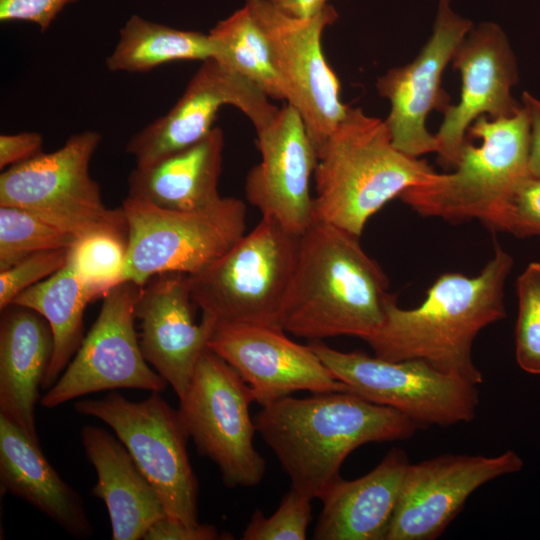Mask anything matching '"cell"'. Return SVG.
Masks as SVG:
<instances>
[{
	"label": "cell",
	"mask_w": 540,
	"mask_h": 540,
	"mask_svg": "<svg viewBox=\"0 0 540 540\" xmlns=\"http://www.w3.org/2000/svg\"><path fill=\"white\" fill-rule=\"evenodd\" d=\"M480 139L466 142L453 173L406 189L399 198L422 216L450 222L478 219L500 230L509 203L530 176V118L522 104L511 117H478L467 131Z\"/></svg>",
	"instance_id": "5"
},
{
	"label": "cell",
	"mask_w": 540,
	"mask_h": 540,
	"mask_svg": "<svg viewBox=\"0 0 540 540\" xmlns=\"http://www.w3.org/2000/svg\"><path fill=\"white\" fill-rule=\"evenodd\" d=\"M224 134L214 127L197 143L148 167H135L128 178V196L158 207L191 211L217 202Z\"/></svg>",
	"instance_id": "25"
},
{
	"label": "cell",
	"mask_w": 540,
	"mask_h": 540,
	"mask_svg": "<svg viewBox=\"0 0 540 540\" xmlns=\"http://www.w3.org/2000/svg\"><path fill=\"white\" fill-rule=\"evenodd\" d=\"M195 307L189 275L181 272L151 277L142 285L135 307L142 354L179 399L186 393L217 326L214 319L203 314L196 323Z\"/></svg>",
	"instance_id": "20"
},
{
	"label": "cell",
	"mask_w": 540,
	"mask_h": 540,
	"mask_svg": "<svg viewBox=\"0 0 540 540\" xmlns=\"http://www.w3.org/2000/svg\"><path fill=\"white\" fill-rule=\"evenodd\" d=\"M95 299L67 262L50 277L21 292L12 302L37 311L51 327L54 350L42 389H50L56 383L79 349L85 337L84 312Z\"/></svg>",
	"instance_id": "26"
},
{
	"label": "cell",
	"mask_w": 540,
	"mask_h": 540,
	"mask_svg": "<svg viewBox=\"0 0 540 540\" xmlns=\"http://www.w3.org/2000/svg\"><path fill=\"white\" fill-rule=\"evenodd\" d=\"M282 14L298 19L312 18L321 13L329 4L328 0H267Z\"/></svg>",
	"instance_id": "39"
},
{
	"label": "cell",
	"mask_w": 540,
	"mask_h": 540,
	"mask_svg": "<svg viewBox=\"0 0 540 540\" xmlns=\"http://www.w3.org/2000/svg\"><path fill=\"white\" fill-rule=\"evenodd\" d=\"M300 246L301 235L262 216L225 254L189 275L195 305L217 324L281 328V312Z\"/></svg>",
	"instance_id": "6"
},
{
	"label": "cell",
	"mask_w": 540,
	"mask_h": 540,
	"mask_svg": "<svg viewBox=\"0 0 540 540\" xmlns=\"http://www.w3.org/2000/svg\"><path fill=\"white\" fill-rule=\"evenodd\" d=\"M508 450L498 456L441 455L409 464L385 540H432L483 484L521 470Z\"/></svg>",
	"instance_id": "16"
},
{
	"label": "cell",
	"mask_w": 540,
	"mask_h": 540,
	"mask_svg": "<svg viewBox=\"0 0 540 540\" xmlns=\"http://www.w3.org/2000/svg\"><path fill=\"white\" fill-rule=\"evenodd\" d=\"M312 349L349 391L395 409L418 425L471 421L479 404L475 385L419 359L389 361L360 351L342 352L322 341Z\"/></svg>",
	"instance_id": "11"
},
{
	"label": "cell",
	"mask_w": 540,
	"mask_h": 540,
	"mask_svg": "<svg viewBox=\"0 0 540 540\" xmlns=\"http://www.w3.org/2000/svg\"><path fill=\"white\" fill-rule=\"evenodd\" d=\"M251 389L224 359L207 348L179 399L182 424L199 454L218 467L229 488L254 487L266 463L254 446L257 432L249 412Z\"/></svg>",
	"instance_id": "10"
},
{
	"label": "cell",
	"mask_w": 540,
	"mask_h": 540,
	"mask_svg": "<svg viewBox=\"0 0 540 540\" xmlns=\"http://www.w3.org/2000/svg\"><path fill=\"white\" fill-rule=\"evenodd\" d=\"M78 239L32 212L0 206V271L37 252L71 249Z\"/></svg>",
	"instance_id": "29"
},
{
	"label": "cell",
	"mask_w": 540,
	"mask_h": 540,
	"mask_svg": "<svg viewBox=\"0 0 540 540\" xmlns=\"http://www.w3.org/2000/svg\"><path fill=\"white\" fill-rule=\"evenodd\" d=\"M224 105L239 109L256 130L279 110L261 89L210 58L202 62L174 106L128 141L126 152L135 158L136 167L153 165L203 139Z\"/></svg>",
	"instance_id": "14"
},
{
	"label": "cell",
	"mask_w": 540,
	"mask_h": 540,
	"mask_svg": "<svg viewBox=\"0 0 540 540\" xmlns=\"http://www.w3.org/2000/svg\"><path fill=\"white\" fill-rule=\"evenodd\" d=\"M522 104L527 109L530 118L528 171L531 177L540 178V100L524 91Z\"/></svg>",
	"instance_id": "38"
},
{
	"label": "cell",
	"mask_w": 540,
	"mask_h": 540,
	"mask_svg": "<svg viewBox=\"0 0 540 540\" xmlns=\"http://www.w3.org/2000/svg\"><path fill=\"white\" fill-rule=\"evenodd\" d=\"M80 435L97 474L91 494L107 508L111 538L143 539L154 523L167 517L157 492L118 438L93 425H85Z\"/></svg>",
	"instance_id": "23"
},
{
	"label": "cell",
	"mask_w": 540,
	"mask_h": 540,
	"mask_svg": "<svg viewBox=\"0 0 540 540\" xmlns=\"http://www.w3.org/2000/svg\"><path fill=\"white\" fill-rule=\"evenodd\" d=\"M500 231L540 238V178L529 176L512 197Z\"/></svg>",
	"instance_id": "34"
},
{
	"label": "cell",
	"mask_w": 540,
	"mask_h": 540,
	"mask_svg": "<svg viewBox=\"0 0 540 540\" xmlns=\"http://www.w3.org/2000/svg\"><path fill=\"white\" fill-rule=\"evenodd\" d=\"M121 207L128 226L123 280L141 286L158 274L202 271L246 233L247 209L235 197L178 211L127 196Z\"/></svg>",
	"instance_id": "7"
},
{
	"label": "cell",
	"mask_w": 540,
	"mask_h": 540,
	"mask_svg": "<svg viewBox=\"0 0 540 540\" xmlns=\"http://www.w3.org/2000/svg\"><path fill=\"white\" fill-rule=\"evenodd\" d=\"M128 236L95 232L80 237L69 251L68 262L95 298L124 282Z\"/></svg>",
	"instance_id": "30"
},
{
	"label": "cell",
	"mask_w": 540,
	"mask_h": 540,
	"mask_svg": "<svg viewBox=\"0 0 540 540\" xmlns=\"http://www.w3.org/2000/svg\"><path fill=\"white\" fill-rule=\"evenodd\" d=\"M54 339L47 320L28 307L10 304L0 319V416L38 441L35 412ZM39 442V441H38Z\"/></svg>",
	"instance_id": "21"
},
{
	"label": "cell",
	"mask_w": 540,
	"mask_h": 540,
	"mask_svg": "<svg viewBox=\"0 0 540 540\" xmlns=\"http://www.w3.org/2000/svg\"><path fill=\"white\" fill-rule=\"evenodd\" d=\"M232 539L228 534L219 533L218 529L210 524H186L162 518L154 523L144 536V540H217Z\"/></svg>",
	"instance_id": "36"
},
{
	"label": "cell",
	"mask_w": 540,
	"mask_h": 540,
	"mask_svg": "<svg viewBox=\"0 0 540 540\" xmlns=\"http://www.w3.org/2000/svg\"><path fill=\"white\" fill-rule=\"evenodd\" d=\"M209 34L176 29L132 15L119 31V40L106 58L111 72L143 73L176 61L212 58Z\"/></svg>",
	"instance_id": "27"
},
{
	"label": "cell",
	"mask_w": 540,
	"mask_h": 540,
	"mask_svg": "<svg viewBox=\"0 0 540 540\" xmlns=\"http://www.w3.org/2000/svg\"><path fill=\"white\" fill-rule=\"evenodd\" d=\"M513 265L512 256L496 244L494 256L478 275L439 276L414 309L400 308L393 294L381 326L365 341L381 359H419L472 385L481 384L473 342L483 328L505 318L504 288Z\"/></svg>",
	"instance_id": "1"
},
{
	"label": "cell",
	"mask_w": 540,
	"mask_h": 540,
	"mask_svg": "<svg viewBox=\"0 0 540 540\" xmlns=\"http://www.w3.org/2000/svg\"><path fill=\"white\" fill-rule=\"evenodd\" d=\"M101 134L84 130L59 149L13 165L0 174V206L32 212L77 237L95 232L128 236L122 207L110 209L89 165Z\"/></svg>",
	"instance_id": "8"
},
{
	"label": "cell",
	"mask_w": 540,
	"mask_h": 540,
	"mask_svg": "<svg viewBox=\"0 0 540 540\" xmlns=\"http://www.w3.org/2000/svg\"><path fill=\"white\" fill-rule=\"evenodd\" d=\"M44 139L36 131L0 135V168L7 169L43 152Z\"/></svg>",
	"instance_id": "37"
},
{
	"label": "cell",
	"mask_w": 540,
	"mask_h": 540,
	"mask_svg": "<svg viewBox=\"0 0 540 540\" xmlns=\"http://www.w3.org/2000/svg\"><path fill=\"white\" fill-rule=\"evenodd\" d=\"M208 348L235 369L262 407L297 391H349L310 344L292 341L281 328L218 323Z\"/></svg>",
	"instance_id": "18"
},
{
	"label": "cell",
	"mask_w": 540,
	"mask_h": 540,
	"mask_svg": "<svg viewBox=\"0 0 540 540\" xmlns=\"http://www.w3.org/2000/svg\"><path fill=\"white\" fill-rule=\"evenodd\" d=\"M79 0H0V21H25L45 32L62 10Z\"/></svg>",
	"instance_id": "35"
},
{
	"label": "cell",
	"mask_w": 540,
	"mask_h": 540,
	"mask_svg": "<svg viewBox=\"0 0 540 540\" xmlns=\"http://www.w3.org/2000/svg\"><path fill=\"white\" fill-rule=\"evenodd\" d=\"M74 408L114 431L157 492L168 518L199 523V485L187 452L189 436L178 410L160 392L134 402L112 390L99 399L79 400Z\"/></svg>",
	"instance_id": "9"
},
{
	"label": "cell",
	"mask_w": 540,
	"mask_h": 540,
	"mask_svg": "<svg viewBox=\"0 0 540 540\" xmlns=\"http://www.w3.org/2000/svg\"><path fill=\"white\" fill-rule=\"evenodd\" d=\"M256 132L261 160L245 178L246 199L262 216L302 235L314 220L310 185L317 161L302 118L286 104Z\"/></svg>",
	"instance_id": "19"
},
{
	"label": "cell",
	"mask_w": 540,
	"mask_h": 540,
	"mask_svg": "<svg viewBox=\"0 0 540 540\" xmlns=\"http://www.w3.org/2000/svg\"><path fill=\"white\" fill-rule=\"evenodd\" d=\"M141 285L110 289L97 319L56 383L40 403L55 408L81 396L120 388L162 392L168 383L145 360L135 328Z\"/></svg>",
	"instance_id": "13"
},
{
	"label": "cell",
	"mask_w": 540,
	"mask_h": 540,
	"mask_svg": "<svg viewBox=\"0 0 540 540\" xmlns=\"http://www.w3.org/2000/svg\"><path fill=\"white\" fill-rule=\"evenodd\" d=\"M69 251L37 252L0 271V311L12 304L21 292L62 269L68 262Z\"/></svg>",
	"instance_id": "33"
},
{
	"label": "cell",
	"mask_w": 540,
	"mask_h": 540,
	"mask_svg": "<svg viewBox=\"0 0 540 540\" xmlns=\"http://www.w3.org/2000/svg\"><path fill=\"white\" fill-rule=\"evenodd\" d=\"M472 28L470 20L453 11L449 0H438L431 37L417 57L378 78V93L390 103L384 121L401 152L416 158L436 153L437 141L426 128V118L433 110L444 113L450 107V97L441 87L442 74Z\"/></svg>",
	"instance_id": "15"
},
{
	"label": "cell",
	"mask_w": 540,
	"mask_h": 540,
	"mask_svg": "<svg viewBox=\"0 0 540 540\" xmlns=\"http://www.w3.org/2000/svg\"><path fill=\"white\" fill-rule=\"evenodd\" d=\"M310 497L290 490L269 517L256 510L242 533L243 540H304L312 520Z\"/></svg>",
	"instance_id": "32"
},
{
	"label": "cell",
	"mask_w": 540,
	"mask_h": 540,
	"mask_svg": "<svg viewBox=\"0 0 540 540\" xmlns=\"http://www.w3.org/2000/svg\"><path fill=\"white\" fill-rule=\"evenodd\" d=\"M316 154L314 219L357 237L388 201L439 175L398 150L384 120L350 106Z\"/></svg>",
	"instance_id": "4"
},
{
	"label": "cell",
	"mask_w": 540,
	"mask_h": 540,
	"mask_svg": "<svg viewBox=\"0 0 540 540\" xmlns=\"http://www.w3.org/2000/svg\"><path fill=\"white\" fill-rule=\"evenodd\" d=\"M451 61L461 74L462 86L459 102L443 113L444 119L435 134L438 161L445 169L457 166L467 131L478 117H511L522 107V102L511 94L519 80L516 58L497 24L484 22L473 26Z\"/></svg>",
	"instance_id": "17"
},
{
	"label": "cell",
	"mask_w": 540,
	"mask_h": 540,
	"mask_svg": "<svg viewBox=\"0 0 540 540\" xmlns=\"http://www.w3.org/2000/svg\"><path fill=\"white\" fill-rule=\"evenodd\" d=\"M245 6L267 39L284 100L300 114L317 151L349 108L340 99V82L321 47L322 34L338 13L328 5L312 18L298 19L267 0H245Z\"/></svg>",
	"instance_id": "12"
},
{
	"label": "cell",
	"mask_w": 540,
	"mask_h": 540,
	"mask_svg": "<svg viewBox=\"0 0 540 540\" xmlns=\"http://www.w3.org/2000/svg\"><path fill=\"white\" fill-rule=\"evenodd\" d=\"M0 484L75 538L93 535L81 495L50 465L39 442L0 416Z\"/></svg>",
	"instance_id": "24"
},
{
	"label": "cell",
	"mask_w": 540,
	"mask_h": 540,
	"mask_svg": "<svg viewBox=\"0 0 540 540\" xmlns=\"http://www.w3.org/2000/svg\"><path fill=\"white\" fill-rule=\"evenodd\" d=\"M516 360L530 374H540V263L532 262L517 279Z\"/></svg>",
	"instance_id": "31"
},
{
	"label": "cell",
	"mask_w": 540,
	"mask_h": 540,
	"mask_svg": "<svg viewBox=\"0 0 540 540\" xmlns=\"http://www.w3.org/2000/svg\"><path fill=\"white\" fill-rule=\"evenodd\" d=\"M409 464L402 450L393 449L366 475L340 478L320 499L313 539L385 540Z\"/></svg>",
	"instance_id": "22"
},
{
	"label": "cell",
	"mask_w": 540,
	"mask_h": 540,
	"mask_svg": "<svg viewBox=\"0 0 540 540\" xmlns=\"http://www.w3.org/2000/svg\"><path fill=\"white\" fill-rule=\"evenodd\" d=\"M257 432L272 449L291 488L321 499L337 482L347 456L371 442L406 440L418 424L351 391L286 396L263 406Z\"/></svg>",
	"instance_id": "2"
},
{
	"label": "cell",
	"mask_w": 540,
	"mask_h": 540,
	"mask_svg": "<svg viewBox=\"0 0 540 540\" xmlns=\"http://www.w3.org/2000/svg\"><path fill=\"white\" fill-rule=\"evenodd\" d=\"M358 239L317 219L301 235L280 317L285 332L321 341L336 336L366 340L378 330L393 294L387 291L383 270Z\"/></svg>",
	"instance_id": "3"
},
{
	"label": "cell",
	"mask_w": 540,
	"mask_h": 540,
	"mask_svg": "<svg viewBox=\"0 0 540 540\" xmlns=\"http://www.w3.org/2000/svg\"><path fill=\"white\" fill-rule=\"evenodd\" d=\"M208 34L212 59L257 86L269 98L284 100L267 39L247 6L219 21Z\"/></svg>",
	"instance_id": "28"
}]
</instances>
